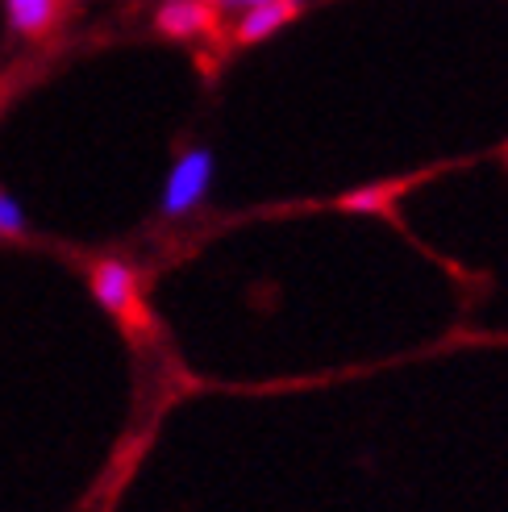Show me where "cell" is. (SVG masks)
I'll return each instance as SVG.
<instances>
[{
    "label": "cell",
    "mask_w": 508,
    "mask_h": 512,
    "mask_svg": "<svg viewBox=\"0 0 508 512\" xmlns=\"http://www.w3.org/2000/svg\"><path fill=\"white\" fill-rule=\"evenodd\" d=\"M213 184V150L209 146H192L175 159L171 175H167V188H163V217H188L200 200L209 196Z\"/></svg>",
    "instance_id": "obj_1"
},
{
    "label": "cell",
    "mask_w": 508,
    "mask_h": 512,
    "mask_svg": "<svg viewBox=\"0 0 508 512\" xmlns=\"http://www.w3.org/2000/svg\"><path fill=\"white\" fill-rule=\"evenodd\" d=\"M92 296L105 304L113 317H125L134 309V296H138V275L130 263L121 259H100L92 267Z\"/></svg>",
    "instance_id": "obj_2"
},
{
    "label": "cell",
    "mask_w": 508,
    "mask_h": 512,
    "mask_svg": "<svg viewBox=\"0 0 508 512\" xmlns=\"http://www.w3.org/2000/svg\"><path fill=\"white\" fill-rule=\"evenodd\" d=\"M296 13H300V0H267V5H254L238 21V42H263L275 30H284Z\"/></svg>",
    "instance_id": "obj_3"
},
{
    "label": "cell",
    "mask_w": 508,
    "mask_h": 512,
    "mask_svg": "<svg viewBox=\"0 0 508 512\" xmlns=\"http://www.w3.org/2000/svg\"><path fill=\"white\" fill-rule=\"evenodd\" d=\"M159 30L171 38H196L209 30V5L205 0H167L159 9Z\"/></svg>",
    "instance_id": "obj_4"
},
{
    "label": "cell",
    "mask_w": 508,
    "mask_h": 512,
    "mask_svg": "<svg viewBox=\"0 0 508 512\" xmlns=\"http://www.w3.org/2000/svg\"><path fill=\"white\" fill-rule=\"evenodd\" d=\"M9 25L21 34H42L55 21V0H5Z\"/></svg>",
    "instance_id": "obj_5"
},
{
    "label": "cell",
    "mask_w": 508,
    "mask_h": 512,
    "mask_svg": "<svg viewBox=\"0 0 508 512\" xmlns=\"http://www.w3.org/2000/svg\"><path fill=\"white\" fill-rule=\"evenodd\" d=\"M25 234V213L13 196L0 192V238H21Z\"/></svg>",
    "instance_id": "obj_6"
},
{
    "label": "cell",
    "mask_w": 508,
    "mask_h": 512,
    "mask_svg": "<svg viewBox=\"0 0 508 512\" xmlns=\"http://www.w3.org/2000/svg\"><path fill=\"white\" fill-rule=\"evenodd\" d=\"M384 188H359V192H350L342 196V209L346 213H375V209H384Z\"/></svg>",
    "instance_id": "obj_7"
},
{
    "label": "cell",
    "mask_w": 508,
    "mask_h": 512,
    "mask_svg": "<svg viewBox=\"0 0 508 512\" xmlns=\"http://www.w3.org/2000/svg\"><path fill=\"white\" fill-rule=\"evenodd\" d=\"M230 9H254V5H267V0H225Z\"/></svg>",
    "instance_id": "obj_8"
}]
</instances>
